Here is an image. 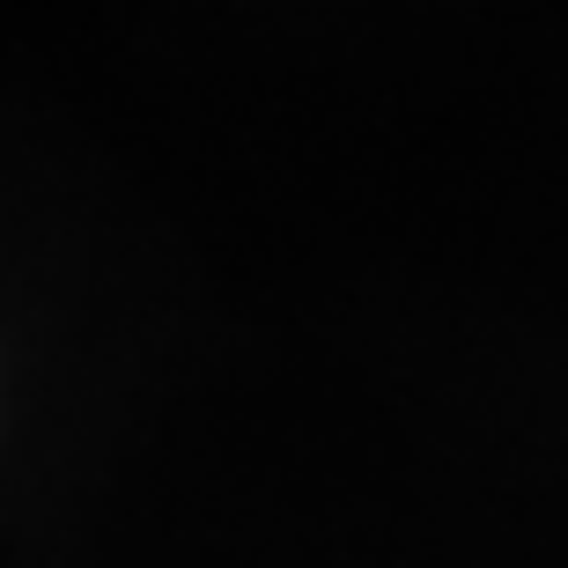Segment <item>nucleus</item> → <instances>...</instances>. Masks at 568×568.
Wrapping results in <instances>:
<instances>
[]
</instances>
